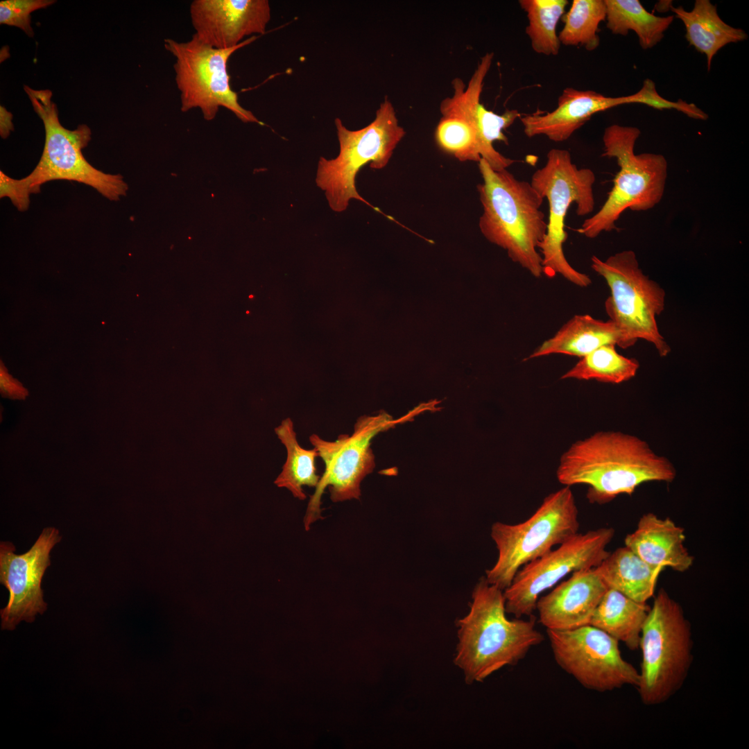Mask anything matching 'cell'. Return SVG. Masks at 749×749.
Wrapping results in <instances>:
<instances>
[{"label":"cell","mask_w":749,"mask_h":749,"mask_svg":"<svg viewBox=\"0 0 749 749\" xmlns=\"http://www.w3.org/2000/svg\"><path fill=\"white\" fill-rule=\"evenodd\" d=\"M675 474L673 464L645 441L619 431H600L574 442L556 470L560 483L587 485V499L599 504L630 495L645 482H671Z\"/></svg>","instance_id":"1"},{"label":"cell","mask_w":749,"mask_h":749,"mask_svg":"<svg viewBox=\"0 0 749 749\" xmlns=\"http://www.w3.org/2000/svg\"><path fill=\"white\" fill-rule=\"evenodd\" d=\"M506 613L503 590L481 578L473 589L470 612L457 622L454 662L467 683L482 682L503 667L518 664L543 642L535 617L510 620Z\"/></svg>","instance_id":"2"},{"label":"cell","mask_w":749,"mask_h":749,"mask_svg":"<svg viewBox=\"0 0 749 749\" xmlns=\"http://www.w3.org/2000/svg\"><path fill=\"white\" fill-rule=\"evenodd\" d=\"M478 166L483 180L477 186L483 207L479 221L481 233L506 250L513 261L541 277L544 270L538 246L547 228L541 209L544 198L531 182L517 180L507 169L494 171L483 159Z\"/></svg>","instance_id":"3"},{"label":"cell","mask_w":749,"mask_h":749,"mask_svg":"<svg viewBox=\"0 0 749 749\" xmlns=\"http://www.w3.org/2000/svg\"><path fill=\"white\" fill-rule=\"evenodd\" d=\"M641 131L633 126L613 124L603 135V157L615 158L619 170L608 198L594 215L586 218L577 232L594 239L603 232L617 229L616 222L626 209L646 211L662 200L667 177V162L661 154L635 153Z\"/></svg>","instance_id":"4"},{"label":"cell","mask_w":749,"mask_h":749,"mask_svg":"<svg viewBox=\"0 0 749 749\" xmlns=\"http://www.w3.org/2000/svg\"><path fill=\"white\" fill-rule=\"evenodd\" d=\"M637 686L646 705L664 703L683 685L693 662L691 624L681 605L661 589L644 624Z\"/></svg>","instance_id":"5"},{"label":"cell","mask_w":749,"mask_h":749,"mask_svg":"<svg viewBox=\"0 0 749 749\" xmlns=\"http://www.w3.org/2000/svg\"><path fill=\"white\" fill-rule=\"evenodd\" d=\"M546 158L545 165L534 172L531 181L549 204L546 233L538 246L544 274L549 277L559 274L576 286L587 287L592 283L590 277L574 268L564 254L563 244L568 238L565 220L572 203L576 205L579 216L593 212L596 176L589 169H578L567 150L551 149Z\"/></svg>","instance_id":"6"},{"label":"cell","mask_w":749,"mask_h":749,"mask_svg":"<svg viewBox=\"0 0 749 749\" xmlns=\"http://www.w3.org/2000/svg\"><path fill=\"white\" fill-rule=\"evenodd\" d=\"M340 150L333 159L321 157L316 177L317 187L324 191L330 208L345 211L351 200L369 204L358 193L356 176L367 164L372 169H381L389 162L394 150L406 132L399 124L395 108L385 98L374 120L365 127L348 130L339 118L335 119Z\"/></svg>","instance_id":"7"},{"label":"cell","mask_w":749,"mask_h":749,"mask_svg":"<svg viewBox=\"0 0 749 749\" xmlns=\"http://www.w3.org/2000/svg\"><path fill=\"white\" fill-rule=\"evenodd\" d=\"M579 526L574 496L567 485L547 495L526 521L494 522L490 535L499 554L495 565L486 571L487 581L506 589L522 567L571 539Z\"/></svg>","instance_id":"8"},{"label":"cell","mask_w":749,"mask_h":749,"mask_svg":"<svg viewBox=\"0 0 749 749\" xmlns=\"http://www.w3.org/2000/svg\"><path fill=\"white\" fill-rule=\"evenodd\" d=\"M438 404L437 401L421 404L398 419L384 411L374 415L361 416L351 435L341 434L334 441L325 440L312 434L309 441L322 459L325 472L308 506L304 519L306 530L320 517V498L325 487L329 486L334 502L359 499L361 483L375 466L371 442L377 434L410 421L424 411L437 410Z\"/></svg>","instance_id":"9"},{"label":"cell","mask_w":749,"mask_h":749,"mask_svg":"<svg viewBox=\"0 0 749 749\" xmlns=\"http://www.w3.org/2000/svg\"><path fill=\"white\" fill-rule=\"evenodd\" d=\"M24 90L45 130L40 160L33 171L23 178L32 193H39L45 182L64 180L92 187L112 201L125 196L128 185L121 175L105 173L94 168L83 156L82 150L92 138L90 128L84 124L73 130L63 127L50 90L33 89L26 85Z\"/></svg>","instance_id":"10"},{"label":"cell","mask_w":749,"mask_h":749,"mask_svg":"<svg viewBox=\"0 0 749 749\" xmlns=\"http://www.w3.org/2000/svg\"><path fill=\"white\" fill-rule=\"evenodd\" d=\"M257 38L256 35L250 37L227 49L210 46L194 35L186 42L165 39L164 47L175 58L173 70L181 111L198 108L203 118L211 121L223 107L243 122L261 123L252 112L240 105L227 71L230 56Z\"/></svg>","instance_id":"11"},{"label":"cell","mask_w":749,"mask_h":749,"mask_svg":"<svg viewBox=\"0 0 749 749\" xmlns=\"http://www.w3.org/2000/svg\"><path fill=\"white\" fill-rule=\"evenodd\" d=\"M591 267L604 278L610 290L605 302L610 320L634 343L643 339L653 344L661 356H666L671 348L656 320L664 309L665 292L644 274L636 254L623 250L605 260L592 256Z\"/></svg>","instance_id":"12"},{"label":"cell","mask_w":749,"mask_h":749,"mask_svg":"<svg viewBox=\"0 0 749 749\" xmlns=\"http://www.w3.org/2000/svg\"><path fill=\"white\" fill-rule=\"evenodd\" d=\"M614 535L603 527L577 533L542 557L524 565L503 590L506 613L516 618L531 616L541 594L570 573L594 568L609 555L606 549Z\"/></svg>","instance_id":"13"},{"label":"cell","mask_w":749,"mask_h":749,"mask_svg":"<svg viewBox=\"0 0 749 749\" xmlns=\"http://www.w3.org/2000/svg\"><path fill=\"white\" fill-rule=\"evenodd\" d=\"M546 633L557 664L585 688L604 692L638 685L639 671L623 658L619 642L604 631L589 624Z\"/></svg>","instance_id":"14"},{"label":"cell","mask_w":749,"mask_h":749,"mask_svg":"<svg viewBox=\"0 0 749 749\" xmlns=\"http://www.w3.org/2000/svg\"><path fill=\"white\" fill-rule=\"evenodd\" d=\"M60 540L58 529L44 528L32 547L20 555L12 542H1L0 583L9 592L8 603L0 611L2 630H12L21 621L32 623L46 610L41 584L51 565L50 552Z\"/></svg>","instance_id":"15"},{"label":"cell","mask_w":749,"mask_h":749,"mask_svg":"<svg viewBox=\"0 0 749 749\" xmlns=\"http://www.w3.org/2000/svg\"><path fill=\"white\" fill-rule=\"evenodd\" d=\"M493 56L486 53L481 58L467 85L460 78L454 79L452 96L440 105L442 117L435 131L436 142L442 151L460 162L481 159L477 111Z\"/></svg>","instance_id":"16"},{"label":"cell","mask_w":749,"mask_h":749,"mask_svg":"<svg viewBox=\"0 0 749 749\" xmlns=\"http://www.w3.org/2000/svg\"><path fill=\"white\" fill-rule=\"evenodd\" d=\"M189 15L193 35L218 49L236 47L246 36L265 33L271 16L267 0H194Z\"/></svg>","instance_id":"17"},{"label":"cell","mask_w":749,"mask_h":749,"mask_svg":"<svg viewBox=\"0 0 749 749\" xmlns=\"http://www.w3.org/2000/svg\"><path fill=\"white\" fill-rule=\"evenodd\" d=\"M608 589L595 567L574 571L538 599L539 621L546 630H566L589 625Z\"/></svg>","instance_id":"18"},{"label":"cell","mask_w":749,"mask_h":749,"mask_svg":"<svg viewBox=\"0 0 749 749\" xmlns=\"http://www.w3.org/2000/svg\"><path fill=\"white\" fill-rule=\"evenodd\" d=\"M635 103V95L610 97L592 90L563 89L558 105L550 112H537L519 118L528 137L544 135L554 142L568 139L591 117L614 107Z\"/></svg>","instance_id":"19"},{"label":"cell","mask_w":749,"mask_h":749,"mask_svg":"<svg viewBox=\"0 0 749 749\" xmlns=\"http://www.w3.org/2000/svg\"><path fill=\"white\" fill-rule=\"evenodd\" d=\"M683 528L669 517L652 513L643 515L635 530L628 534L624 544L646 563L684 572L694 563V557L685 546Z\"/></svg>","instance_id":"20"},{"label":"cell","mask_w":749,"mask_h":749,"mask_svg":"<svg viewBox=\"0 0 749 749\" xmlns=\"http://www.w3.org/2000/svg\"><path fill=\"white\" fill-rule=\"evenodd\" d=\"M608 344L626 349L635 343L610 320L603 321L589 315H576L525 360L554 354L581 358Z\"/></svg>","instance_id":"21"},{"label":"cell","mask_w":749,"mask_h":749,"mask_svg":"<svg viewBox=\"0 0 749 749\" xmlns=\"http://www.w3.org/2000/svg\"><path fill=\"white\" fill-rule=\"evenodd\" d=\"M671 10L675 17L684 24L685 38L689 45L707 58L709 71L714 55L725 45L742 42L748 35L741 29L726 24L719 17L716 5L709 0H696L691 11L682 6L673 7Z\"/></svg>","instance_id":"22"},{"label":"cell","mask_w":749,"mask_h":749,"mask_svg":"<svg viewBox=\"0 0 749 749\" xmlns=\"http://www.w3.org/2000/svg\"><path fill=\"white\" fill-rule=\"evenodd\" d=\"M595 568L608 589L639 603H646L654 595L664 569L646 563L626 546L610 553Z\"/></svg>","instance_id":"23"},{"label":"cell","mask_w":749,"mask_h":749,"mask_svg":"<svg viewBox=\"0 0 749 749\" xmlns=\"http://www.w3.org/2000/svg\"><path fill=\"white\" fill-rule=\"evenodd\" d=\"M651 607L612 589L604 594L592 617V625L621 642L630 650L639 646L642 630Z\"/></svg>","instance_id":"24"},{"label":"cell","mask_w":749,"mask_h":749,"mask_svg":"<svg viewBox=\"0 0 749 749\" xmlns=\"http://www.w3.org/2000/svg\"><path fill=\"white\" fill-rule=\"evenodd\" d=\"M606 27L615 35L634 31L643 49H651L664 37L674 15L659 17L647 11L639 0H604Z\"/></svg>","instance_id":"25"},{"label":"cell","mask_w":749,"mask_h":749,"mask_svg":"<svg viewBox=\"0 0 749 749\" xmlns=\"http://www.w3.org/2000/svg\"><path fill=\"white\" fill-rule=\"evenodd\" d=\"M275 431L286 449V462L275 483L286 488L294 497L302 501L307 497L302 487H316L320 481L315 464L318 452L314 447L306 449L300 445L293 422L289 417L282 420Z\"/></svg>","instance_id":"26"},{"label":"cell","mask_w":749,"mask_h":749,"mask_svg":"<svg viewBox=\"0 0 749 749\" xmlns=\"http://www.w3.org/2000/svg\"><path fill=\"white\" fill-rule=\"evenodd\" d=\"M615 346L612 344L602 345L581 357L561 379H594L603 383L620 384L634 377L639 367L638 361L621 355Z\"/></svg>","instance_id":"27"},{"label":"cell","mask_w":749,"mask_h":749,"mask_svg":"<svg viewBox=\"0 0 749 749\" xmlns=\"http://www.w3.org/2000/svg\"><path fill=\"white\" fill-rule=\"evenodd\" d=\"M568 3L567 0L519 1L521 8L526 13V33L535 53L545 55L558 54L561 44L557 34V26Z\"/></svg>","instance_id":"28"},{"label":"cell","mask_w":749,"mask_h":749,"mask_svg":"<svg viewBox=\"0 0 749 749\" xmlns=\"http://www.w3.org/2000/svg\"><path fill=\"white\" fill-rule=\"evenodd\" d=\"M604 0H574L564 15V26L558 34L561 44L596 49L600 44L599 26L605 20Z\"/></svg>","instance_id":"29"},{"label":"cell","mask_w":749,"mask_h":749,"mask_svg":"<svg viewBox=\"0 0 749 749\" xmlns=\"http://www.w3.org/2000/svg\"><path fill=\"white\" fill-rule=\"evenodd\" d=\"M522 114L516 109H506L501 114L488 110L479 103L477 111L478 125L481 146V159L485 160L494 171L507 169L515 160L506 157L493 146L498 141L508 144L503 130L510 127Z\"/></svg>","instance_id":"30"},{"label":"cell","mask_w":749,"mask_h":749,"mask_svg":"<svg viewBox=\"0 0 749 749\" xmlns=\"http://www.w3.org/2000/svg\"><path fill=\"white\" fill-rule=\"evenodd\" d=\"M53 0H6L0 2V24L16 26L33 36L31 13L53 4Z\"/></svg>","instance_id":"31"},{"label":"cell","mask_w":749,"mask_h":749,"mask_svg":"<svg viewBox=\"0 0 749 749\" xmlns=\"http://www.w3.org/2000/svg\"><path fill=\"white\" fill-rule=\"evenodd\" d=\"M635 103H642L657 110L675 109L688 117L700 120H706L708 115L694 103H687L682 100L676 102L668 101L657 92L654 82L646 79L640 90L635 93Z\"/></svg>","instance_id":"32"},{"label":"cell","mask_w":749,"mask_h":749,"mask_svg":"<svg viewBox=\"0 0 749 749\" xmlns=\"http://www.w3.org/2000/svg\"><path fill=\"white\" fill-rule=\"evenodd\" d=\"M33 194L24 178L17 180L0 171V197H8L19 211L24 212L30 205Z\"/></svg>","instance_id":"33"},{"label":"cell","mask_w":749,"mask_h":749,"mask_svg":"<svg viewBox=\"0 0 749 749\" xmlns=\"http://www.w3.org/2000/svg\"><path fill=\"white\" fill-rule=\"evenodd\" d=\"M0 390L3 397L10 399H24L28 395V390L20 382L10 375L1 361L0 366Z\"/></svg>","instance_id":"34"},{"label":"cell","mask_w":749,"mask_h":749,"mask_svg":"<svg viewBox=\"0 0 749 749\" xmlns=\"http://www.w3.org/2000/svg\"><path fill=\"white\" fill-rule=\"evenodd\" d=\"M12 115L4 107L0 109V135L3 139L7 138L14 130L12 122Z\"/></svg>","instance_id":"35"}]
</instances>
